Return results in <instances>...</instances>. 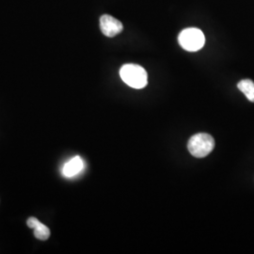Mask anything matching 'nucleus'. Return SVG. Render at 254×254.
I'll list each match as a JSON object with an SVG mask.
<instances>
[{"mask_svg": "<svg viewBox=\"0 0 254 254\" xmlns=\"http://www.w3.org/2000/svg\"><path fill=\"white\" fill-rule=\"evenodd\" d=\"M123 81L134 89L145 88L148 83V75L144 68L137 64H126L120 70Z\"/></svg>", "mask_w": 254, "mask_h": 254, "instance_id": "f257e3e1", "label": "nucleus"}, {"mask_svg": "<svg viewBox=\"0 0 254 254\" xmlns=\"http://www.w3.org/2000/svg\"><path fill=\"white\" fill-rule=\"evenodd\" d=\"M215 148L213 136L205 133H200L191 136L188 143V149L193 156L202 158L208 155Z\"/></svg>", "mask_w": 254, "mask_h": 254, "instance_id": "f03ea898", "label": "nucleus"}, {"mask_svg": "<svg viewBox=\"0 0 254 254\" xmlns=\"http://www.w3.org/2000/svg\"><path fill=\"white\" fill-rule=\"evenodd\" d=\"M180 46L187 51L196 52L201 49L205 44V38L199 28L190 27L182 31L178 37Z\"/></svg>", "mask_w": 254, "mask_h": 254, "instance_id": "7ed1b4c3", "label": "nucleus"}, {"mask_svg": "<svg viewBox=\"0 0 254 254\" xmlns=\"http://www.w3.org/2000/svg\"><path fill=\"white\" fill-rule=\"evenodd\" d=\"M27 225L28 228L34 230V236L39 240H47L50 236L49 228L40 222L36 218H29L27 219Z\"/></svg>", "mask_w": 254, "mask_h": 254, "instance_id": "39448f33", "label": "nucleus"}, {"mask_svg": "<svg viewBox=\"0 0 254 254\" xmlns=\"http://www.w3.org/2000/svg\"><path fill=\"white\" fill-rule=\"evenodd\" d=\"M83 168H84L83 159L80 156H74L69 162L64 165L63 173L64 176L66 177H73L74 175L80 173Z\"/></svg>", "mask_w": 254, "mask_h": 254, "instance_id": "423d86ee", "label": "nucleus"}, {"mask_svg": "<svg viewBox=\"0 0 254 254\" xmlns=\"http://www.w3.org/2000/svg\"><path fill=\"white\" fill-rule=\"evenodd\" d=\"M100 28L105 36L112 38L123 31L124 26L118 19L114 18L109 14H104L101 16Z\"/></svg>", "mask_w": 254, "mask_h": 254, "instance_id": "20e7f679", "label": "nucleus"}, {"mask_svg": "<svg viewBox=\"0 0 254 254\" xmlns=\"http://www.w3.org/2000/svg\"><path fill=\"white\" fill-rule=\"evenodd\" d=\"M239 91L243 92L248 100L254 103V82L251 79H243L237 84Z\"/></svg>", "mask_w": 254, "mask_h": 254, "instance_id": "0eeeda50", "label": "nucleus"}]
</instances>
